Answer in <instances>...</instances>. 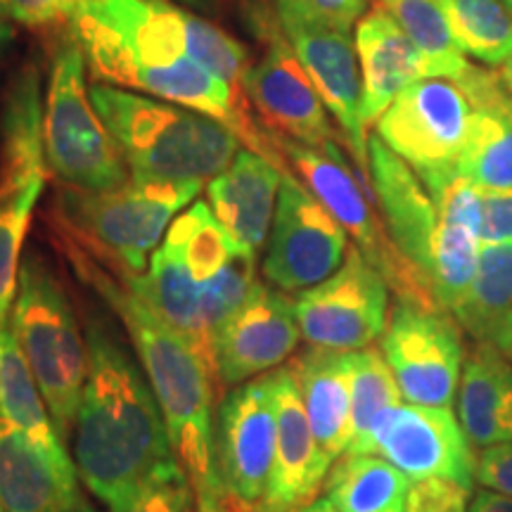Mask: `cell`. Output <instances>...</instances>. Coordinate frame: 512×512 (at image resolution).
Instances as JSON below:
<instances>
[{
    "instance_id": "cell-1",
    "label": "cell",
    "mask_w": 512,
    "mask_h": 512,
    "mask_svg": "<svg viewBox=\"0 0 512 512\" xmlns=\"http://www.w3.org/2000/svg\"><path fill=\"white\" fill-rule=\"evenodd\" d=\"M74 36L95 76L221 121L247 150L271 155L242 100L249 53L240 41L169 0H88Z\"/></svg>"
},
{
    "instance_id": "cell-2",
    "label": "cell",
    "mask_w": 512,
    "mask_h": 512,
    "mask_svg": "<svg viewBox=\"0 0 512 512\" xmlns=\"http://www.w3.org/2000/svg\"><path fill=\"white\" fill-rule=\"evenodd\" d=\"M88 375L72 427L76 475L110 512L124 510L178 465L162 408L105 325L86 328Z\"/></svg>"
},
{
    "instance_id": "cell-3",
    "label": "cell",
    "mask_w": 512,
    "mask_h": 512,
    "mask_svg": "<svg viewBox=\"0 0 512 512\" xmlns=\"http://www.w3.org/2000/svg\"><path fill=\"white\" fill-rule=\"evenodd\" d=\"M62 247L74 271L86 285L112 306L126 325L133 347L143 363L152 394L162 408L166 430L178 463L188 475L197 501L228 496L216 475L214 460V373L204 356L166 325L124 278L95 259L74 240L64 238Z\"/></svg>"
},
{
    "instance_id": "cell-4",
    "label": "cell",
    "mask_w": 512,
    "mask_h": 512,
    "mask_svg": "<svg viewBox=\"0 0 512 512\" xmlns=\"http://www.w3.org/2000/svg\"><path fill=\"white\" fill-rule=\"evenodd\" d=\"M91 100L136 181L200 183L228 169L242 140L207 114L174 102L91 86Z\"/></svg>"
},
{
    "instance_id": "cell-5",
    "label": "cell",
    "mask_w": 512,
    "mask_h": 512,
    "mask_svg": "<svg viewBox=\"0 0 512 512\" xmlns=\"http://www.w3.org/2000/svg\"><path fill=\"white\" fill-rule=\"evenodd\" d=\"M200 183L136 181L107 192L64 188L57 216L64 238L74 240L105 266L143 273L174 216L200 195Z\"/></svg>"
},
{
    "instance_id": "cell-6",
    "label": "cell",
    "mask_w": 512,
    "mask_h": 512,
    "mask_svg": "<svg viewBox=\"0 0 512 512\" xmlns=\"http://www.w3.org/2000/svg\"><path fill=\"white\" fill-rule=\"evenodd\" d=\"M10 328L36 377L62 441L72 437L88 375V344L67 292L38 254L19 271Z\"/></svg>"
},
{
    "instance_id": "cell-7",
    "label": "cell",
    "mask_w": 512,
    "mask_h": 512,
    "mask_svg": "<svg viewBox=\"0 0 512 512\" xmlns=\"http://www.w3.org/2000/svg\"><path fill=\"white\" fill-rule=\"evenodd\" d=\"M43 138L48 171L64 188L107 192L131 181V171L91 100L86 55L76 36L64 41L53 57Z\"/></svg>"
},
{
    "instance_id": "cell-8",
    "label": "cell",
    "mask_w": 512,
    "mask_h": 512,
    "mask_svg": "<svg viewBox=\"0 0 512 512\" xmlns=\"http://www.w3.org/2000/svg\"><path fill=\"white\" fill-rule=\"evenodd\" d=\"M273 143L290 162L292 174L302 178L311 195L347 230L354 247L384 275L396 297L437 304L413 268L396 252L382 219L373 209V192L354 171L356 166H351L339 150V143L311 147L283 136H273Z\"/></svg>"
},
{
    "instance_id": "cell-9",
    "label": "cell",
    "mask_w": 512,
    "mask_h": 512,
    "mask_svg": "<svg viewBox=\"0 0 512 512\" xmlns=\"http://www.w3.org/2000/svg\"><path fill=\"white\" fill-rule=\"evenodd\" d=\"M472 114L475 107L458 79L422 76L377 119V138L430 188L458 174Z\"/></svg>"
},
{
    "instance_id": "cell-10",
    "label": "cell",
    "mask_w": 512,
    "mask_h": 512,
    "mask_svg": "<svg viewBox=\"0 0 512 512\" xmlns=\"http://www.w3.org/2000/svg\"><path fill=\"white\" fill-rule=\"evenodd\" d=\"M380 349L401 396L420 406H451L465 366L460 323L439 304L396 297Z\"/></svg>"
},
{
    "instance_id": "cell-11",
    "label": "cell",
    "mask_w": 512,
    "mask_h": 512,
    "mask_svg": "<svg viewBox=\"0 0 512 512\" xmlns=\"http://www.w3.org/2000/svg\"><path fill=\"white\" fill-rule=\"evenodd\" d=\"M275 15L294 55L347 140L358 176L370 188L368 128L361 119L363 76L351 31L332 27L287 0H275Z\"/></svg>"
},
{
    "instance_id": "cell-12",
    "label": "cell",
    "mask_w": 512,
    "mask_h": 512,
    "mask_svg": "<svg viewBox=\"0 0 512 512\" xmlns=\"http://www.w3.org/2000/svg\"><path fill=\"white\" fill-rule=\"evenodd\" d=\"M297 323L309 347L361 351L373 347L389 320V283L368 259L349 247L328 280L294 299Z\"/></svg>"
},
{
    "instance_id": "cell-13",
    "label": "cell",
    "mask_w": 512,
    "mask_h": 512,
    "mask_svg": "<svg viewBox=\"0 0 512 512\" xmlns=\"http://www.w3.org/2000/svg\"><path fill=\"white\" fill-rule=\"evenodd\" d=\"M349 235L292 171L283 176L266 242L264 275L283 292H304L339 271Z\"/></svg>"
},
{
    "instance_id": "cell-14",
    "label": "cell",
    "mask_w": 512,
    "mask_h": 512,
    "mask_svg": "<svg viewBox=\"0 0 512 512\" xmlns=\"http://www.w3.org/2000/svg\"><path fill=\"white\" fill-rule=\"evenodd\" d=\"M278 406L273 373L242 382L221 401L214 420V460L223 491L256 510L273 472Z\"/></svg>"
},
{
    "instance_id": "cell-15",
    "label": "cell",
    "mask_w": 512,
    "mask_h": 512,
    "mask_svg": "<svg viewBox=\"0 0 512 512\" xmlns=\"http://www.w3.org/2000/svg\"><path fill=\"white\" fill-rule=\"evenodd\" d=\"M389 460L411 482L444 477L470 486L477 482V458L451 406L399 403L370 434V451Z\"/></svg>"
},
{
    "instance_id": "cell-16",
    "label": "cell",
    "mask_w": 512,
    "mask_h": 512,
    "mask_svg": "<svg viewBox=\"0 0 512 512\" xmlns=\"http://www.w3.org/2000/svg\"><path fill=\"white\" fill-rule=\"evenodd\" d=\"M302 330L294 299L278 287L256 280L238 311L216 332L211 373L216 384L238 387L268 370L280 368L297 349Z\"/></svg>"
},
{
    "instance_id": "cell-17",
    "label": "cell",
    "mask_w": 512,
    "mask_h": 512,
    "mask_svg": "<svg viewBox=\"0 0 512 512\" xmlns=\"http://www.w3.org/2000/svg\"><path fill=\"white\" fill-rule=\"evenodd\" d=\"M242 95L259 110L268 131L275 136L311 147L337 143L328 107L320 100L285 34H268L264 57L249 64L242 76Z\"/></svg>"
},
{
    "instance_id": "cell-18",
    "label": "cell",
    "mask_w": 512,
    "mask_h": 512,
    "mask_svg": "<svg viewBox=\"0 0 512 512\" xmlns=\"http://www.w3.org/2000/svg\"><path fill=\"white\" fill-rule=\"evenodd\" d=\"M271 373L278 406V444L268 489L254 512H299L316 501L332 460L313 437L292 368H275Z\"/></svg>"
},
{
    "instance_id": "cell-19",
    "label": "cell",
    "mask_w": 512,
    "mask_h": 512,
    "mask_svg": "<svg viewBox=\"0 0 512 512\" xmlns=\"http://www.w3.org/2000/svg\"><path fill=\"white\" fill-rule=\"evenodd\" d=\"M370 188L380 204L384 230L415 275L427 285L437 235V204L420 176L377 136L368 138ZM432 294V292H430Z\"/></svg>"
},
{
    "instance_id": "cell-20",
    "label": "cell",
    "mask_w": 512,
    "mask_h": 512,
    "mask_svg": "<svg viewBox=\"0 0 512 512\" xmlns=\"http://www.w3.org/2000/svg\"><path fill=\"white\" fill-rule=\"evenodd\" d=\"M427 190L439 216L427 285L434 302L453 316L475 280L482 252V190L460 174Z\"/></svg>"
},
{
    "instance_id": "cell-21",
    "label": "cell",
    "mask_w": 512,
    "mask_h": 512,
    "mask_svg": "<svg viewBox=\"0 0 512 512\" xmlns=\"http://www.w3.org/2000/svg\"><path fill=\"white\" fill-rule=\"evenodd\" d=\"M285 174V164L242 147L228 169L209 181V207L242 252L259 256L268 242Z\"/></svg>"
},
{
    "instance_id": "cell-22",
    "label": "cell",
    "mask_w": 512,
    "mask_h": 512,
    "mask_svg": "<svg viewBox=\"0 0 512 512\" xmlns=\"http://www.w3.org/2000/svg\"><path fill=\"white\" fill-rule=\"evenodd\" d=\"M470 95L472 126L458 174L479 190L512 188V95L501 74L484 67H470L458 76Z\"/></svg>"
},
{
    "instance_id": "cell-23",
    "label": "cell",
    "mask_w": 512,
    "mask_h": 512,
    "mask_svg": "<svg viewBox=\"0 0 512 512\" xmlns=\"http://www.w3.org/2000/svg\"><path fill=\"white\" fill-rule=\"evenodd\" d=\"M356 53L363 76L361 119L370 128L413 81L427 76V67L420 50L382 5L356 24Z\"/></svg>"
},
{
    "instance_id": "cell-24",
    "label": "cell",
    "mask_w": 512,
    "mask_h": 512,
    "mask_svg": "<svg viewBox=\"0 0 512 512\" xmlns=\"http://www.w3.org/2000/svg\"><path fill=\"white\" fill-rule=\"evenodd\" d=\"M0 503L5 512H93L43 451L0 413Z\"/></svg>"
},
{
    "instance_id": "cell-25",
    "label": "cell",
    "mask_w": 512,
    "mask_h": 512,
    "mask_svg": "<svg viewBox=\"0 0 512 512\" xmlns=\"http://www.w3.org/2000/svg\"><path fill=\"white\" fill-rule=\"evenodd\" d=\"M351 366L354 351L309 347L292 363L313 437L332 463L351 441Z\"/></svg>"
},
{
    "instance_id": "cell-26",
    "label": "cell",
    "mask_w": 512,
    "mask_h": 512,
    "mask_svg": "<svg viewBox=\"0 0 512 512\" xmlns=\"http://www.w3.org/2000/svg\"><path fill=\"white\" fill-rule=\"evenodd\" d=\"M458 420L472 446L512 441V361L494 344L477 342L465 358L458 387Z\"/></svg>"
},
{
    "instance_id": "cell-27",
    "label": "cell",
    "mask_w": 512,
    "mask_h": 512,
    "mask_svg": "<svg viewBox=\"0 0 512 512\" xmlns=\"http://www.w3.org/2000/svg\"><path fill=\"white\" fill-rule=\"evenodd\" d=\"M0 413L19 432L43 451L55 470L69 482H79L72 456H67L64 441L55 430V422L43 401L36 377L31 373L10 323H0Z\"/></svg>"
},
{
    "instance_id": "cell-28",
    "label": "cell",
    "mask_w": 512,
    "mask_h": 512,
    "mask_svg": "<svg viewBox=\"0 0 512 512\" xmlns=\"http://www.w3.org/2000/svg\"><path fill=\"white\" fill-rule=\"evenodd\" d=\"M117 273L166 325L181 332L192 347L200 351L211 368V335L207 323H204V290L192 278L188 266L176 254V249H171L164 242L152 254L145 275L124 271Z\"/></svg>"
},
{
    "instance_id": "cell-29",
    "label": "cell",
    "mask_w": 512,
    "mask_h": 512,
    "mask_svg": "<svg viewBox=\"0 0 512 512\" xmlns=\"http://www.w3.org/2000/svg\"><path fill=\"white\" fill-rule=\"evenodd\" d=\"M46 138L38 72L24 67L10 86L3 110V174L0 195L17 190L36 178H46Z\"/></svg>"
},
{
    "instance_id": "cell-30",
    "label": "cell",
    "mask_w": 512,
    "mask_h": 512,
    "mask_svg": "<svg viewBox=\"0 0 512 512\" xmlns=\"http://www.w3.org/2000/svg\"><path fill=\"white\" fill-rule=\"evenodd\" d=\"M323 489L339 512H394L406 505L411 479L375 453H344L332 463Z\"/></svg>"
},
{
    "instance_id": "cell-31",
    "label": "cell",
    "mask_w": 512,
    "mask_h": 512,
    "mask_svg": "<svg viewBox=\"0 0 512 512\" xmlns=\"http://www.w3.org/2000/svg\"><path fill=\"white\" fill-rule=\"evenodd\" d=\"M512 309V242L482 245L477 273L465 299L453 311L460 328L477 342H494L503 318Z\"/></svg>"
},
{
    "instance_id": "cell-32",
    "label": "cell",
    "mask_w": 512,
    "mask_h": 512,
    "mask_svg": "<svg viewBox=\"0 0 512 512\" xmlns=\"http://www.w3.org/2000/svg\"><path fill=\"white\" fill-rule=\"evenodd\" d=\"M425 60L427 76L458 79L470 67L439 0H380Z\"/></svg>"
},
{
    "instance_id": "cell-33",
    "label": "cell",
    "mask_w": 512,
    "mask_h": 512,
    "mask_svg": "<svg viewBox=\"0 0 512 512\" xmlns=\"http://www.w3.org/2000/svg\"><path fill=\"white\" fill-rule=\"evenodd\" d=\"M166 245L176 249L197 283L216 278L230 259L242 254L238 242L221 226L209 202H195L166 230ZM247 254V252H245Z\"/></svg>"
},
{
    "instance_id": "cell-34",
    "label": "cell",
    "mask_w": 512,
    "mask_h": 512,
    "mask_svg": "<svg viewBox=\"0 0 512 512\" xmlns=\"http://www.w3.org/2000/svg\"><path fill=\"white\" fill-rule=\"evenodd\" d=\"M399 382L382 349L354 351L351 366V441L347 453H368L370 434L387 411L401 403Z\"/></svg>"
},
{
    "instance_id": "cell-35",
    "label": "cell",
    "mask_w": 512,
    "mask_h": 512,
    "mask_svg": "<svg viewBox=\"0 0 512 512\" xmlns=\"http://www.w3.org/2000/svg\"><path fill=\"white\" fill-rule=\"evenodd\" d=\"M453 36L475 60L501 67L512 55V12L503 0H439Z\"/></svg>"
},
{
    "instance_id": "cell-36",
    "label": "cell",
    "mask_w": 512,
    "mask_h": 512,
    "mask_svg": "<svg viewBox=\"0 0 512 512\" xmlns=\"http://www.w3.org/2000/svg\"><path fill=\"white\" fill-rule=\"evenodd\" d=\"M43 188L46 178H36L0 195V323H10L22 271V247Z\"/></svg>"
},
{
    "instance_id": "cell-37",
    "label": "cell",
    "mask_w": 512,
    "mask_h": 512,
    "mask_svg": "<svg viewBox=\"0 0 512 512\" xmlns=\"http://www.w3.org/2000/svg\"><path fill=\"white\" fill-rule=\"evenodd\" d=\"M192 484L181 463L147 484L133 503L119 512H192Z\"/></svg>"
},
{
    "instance_id": "cell-38",
    "label": "cell",
    "mask_w": 512,
    "mask_h": 512,
    "mask_svg": "<svg viewBox=\"0 0 512 512\" xmlns=\"http://www.w3.org/2000/svg\"><path fill=\"white\" fill-rule=\"evenodd\" d=\"M472 489L453 479L430 477L411 482L403 512H470Z\"/></svg>"
},
{
    "instance_id": "cell-39",
    "label": "cell",
    "mask_w": 512,
    "mask_h": 512,
    "mask_svg": "<svg viewBox=\"0 0 512 512\" xmlns=\"http://www.w3.org/2000/svg\"><path fill=\"white\" fill-rule=\"evenodd\" d=\"M88 0H0V19L24 24V27H50V24L79 15Z\"/></svg>"
},
{
    "instance_id": "cell-40",
    "label": "cell",
    "mask_w": 512,
    "mask_h": 512,
    "mask_svg": "<svg viewBox=\"0 0 512 512\" xmlns=\"http://www.w3.org/2000/svg\"><path fill=\"white\" fill-rule=\"evenodd\" d=\"M512 242V188L482 190V245Z\"/></svg>"
},
{
    "instance_id": "cell-41",
    "label": "cell",
    "mask_w": 512,
    "mask_h": 512,
    "mask_svg": "<svg viewBox=\"0 0 512 512\" xmlns=\"http://www.w3.org/2000/svg\"><path fill=\"white\" fill-rule=\"evenodd\" d=\"M475 479L482 489L512 496V441L484 448L477 458Z\"/></svg>"
},
{
    "instance_id": "cell-42",
    "label": "cell",
    "mask_w": 512,
    "mask_h": 512,
    "mask_svg": "<svg viewBox=\"0 0 512 512\" xmlns=\"http://www.w3.org/2000/svg\"><path fill=\"white\" fill-rule=\"evenodd\" d=\"M287 3L344 31L354 29L368 12V0H287Z\"/></svg>"
},
{
    "instance_id": "cell-43",
    "label": "cell",
    "mask_w": 512,
    "mask_h": 512,
    "mask_svg": "<svg viewBox=\"0 0 512 512\" xmlns=\"http://www.w3.org/2000/svg\"><path fill=\"white\" fill-rule=\"evenodd\" d=\"M470 512H512V496L498 494V491L479 489L472 496Z\"/></svg>"
},
{
    "instance_id": "cell-44",
    "label": "cell",
    "mask_w": 512,
    "mask_h": 512,
    "mask_svg": "<svg viewBox=\"0 0 512 512\" xmlns=\"http://www.w3.org/2000/svg\"><path fill=\"white\" fill-rule=\"evenodd\" d=\"M197 512H252L245 505L233 501L230 496L209 498V501H197Z\"/></svg>"
},
{
    "instance_id": "cell-45",
    "label": "cell",
    "mask_w": 512,
    "mask_h": 512,
    "mask_svg": "<svg viewBox=\"0 0 512 512\" xmlns=\"http://www.w3.org/2000/svg\"><path fill=\"white\" fill-rule=\"evenodd\" d=\"M494 347L501 351V354L512 361V309L508 311V316L503 318V323L498 325L496 335H494Z\"/></svg>"
},
{
    "instance_id": "cell-46",
    "label": "cell",
    "mask_w": 512,
    "mask_h": 512,
    "mask_svg": "<svg viewBox=\"0 0 512 512\" xmlns=\"http://www.w3.org/2000/svg\"><path fill=\"white\" fill-rule=\"evenodd\" d=\"M299 512H339V510L328 501V498H316V501L309 503L306 508H302Z\"/></svg>"
},
{
    "instance_id": "cell-47",
    "label": "cell",
    "mask_w": 512,
    "mask_h": 512,
    "mask_svg": "<svg viewBox=\"0 0 512 512\" xmlns=\"http://www.w3.org/2000/svg\"><path fill=\"white\" fill-rule=\"evenodd\" d=\"M178 3L188 5V8H192V10L211 12V10L216 8V3H219V0H178Z\"/></svg>"
},
{
    "instance_id": "cell-48",
    "label": "cell",
    "mask_w": 512,
    "mask_h": 512,
    "mask_svg": "<svg viewBox=\"0 0 512 512\" xmlns=\"http://www.w3.org/2000/svg\"><path fill=\"white\" fill-rule=\"evenodd\" d=\"M498 74H501V79L505 81V86H508V91L512 95V55L501 64V72Z\"/></svg>"
},
{
    "instance_id": "cell-49",
    "label": "cell",
    "mask_w": 512,
    "mask_h": 512,
    "mask_svg": "<svg viewBox=\"0 0 512 512\" xmlns=\"http://www.w3.org/2000/svg\"><path fill=\"white\" fill-rule=\"evenodd\" d=\"M10 36H12L10 27H8V24H5V19H0V48H3L5 43L10 41Z\"/></svg>"
},
{
    "instance_id": "cell-50",
    "label": "cell",
    "mask_w": 512,
    "mask_h": 512,
    "mask_svg": "<svg viewBox=\"0 0 512 512\" xmlns=\"http://www.w3.org/2000/svg\"><path fill=\"white\" fill-rule=\"evenodd\" d=\"M503 3H505V5H508V8H510V12H512V0H503Z\"/></svg>"
},
{
    "instance_id": "cell-51",
    "label": "cell",
    "mask_w": 512,
    "mask_h": 512,
    "mask_svg": "<svg viewBox=\"0 0 512 512\" xmlns=\"http://www.w3.org/2000/svg\"><path fill=\"white\" fill-rule=\"evenodd\" d=\"M0 512H5V508H3V503H0Z\"/></svg>"
},
{
    "instance_id": "cell-52",
    "label": "cell",
    "mask_w": 512,
    "mask_h": 512,
    "mask_svg": "<svg viewBox=\"0 0 512 512\" xmlns=\"http://www.w3.org/2000/svg\"><path fill=\"white\" fill-rule=\"evenodd\" d=\"M394 512H403V508L401 510H394Z\"/></svg>"
}]
</instances>
